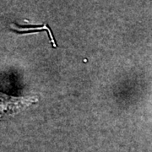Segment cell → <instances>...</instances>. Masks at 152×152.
Returning a JSON list of instances; mask_svg holds the SVG:
<instances>
[{"label": "cell", "mask_w": 152, "mask_h": 152, "mask_svg": "<svg viewBox=\"0 0 152 152\" xmlns=\"http://www.w3.org/2000/svg\"><path fill=\"white\" fill-rule=\"evenodd\" d=\"M37 102L36 98L13 97L1 94V112L4 114H14Z\"/></svg>", "instance_id": "obj_1"}]
</instances>
